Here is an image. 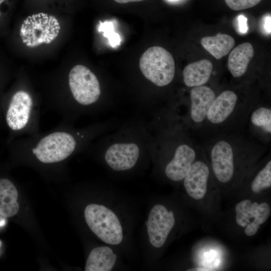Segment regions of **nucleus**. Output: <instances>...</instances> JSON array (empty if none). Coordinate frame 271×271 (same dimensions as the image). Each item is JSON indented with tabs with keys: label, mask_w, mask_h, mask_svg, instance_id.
<instances>
[{
	"label": "nucleus",
	"mask_w": 271,
	"mask_h": 271,
	"mask_svg": "<svg viewBox=\"0 0 271 271\" xmlns=\"http://www.w3.org/2000/svg\"><path fill=\"white\" fill-rule=\"evenodd\" d=\"M151 114L147 122L152 136L151 156L163 163L168 179L183 181L201 151L199 142L173 103Z\"/></svg>",
	"instance_id": "1"
},
{
	"label": "nucleus",
	"mask_w": 271,
	"mask_h": 271,
	"mask_svg": "<svg viewBox=\"0 0 271 271\" xmlns=\"http://www.w3.org/2000/svg\"><path fill=\"white\" fill-rule=\"evenodd\" d=\"M120 124L117 119H110L77 127L62 120L49 131L21 137L13 149L22 159L44 165H57L85 150L95 140Z\"/></svg>",
	"instance_id": "2"
},
{
	"label": "nucleus",
	"mask_w": 271,
	"mask_h": 271,
	"mask_svg": "<svg viewBox=\"0 0 271 271\" xmlns=\"http://www.w3.org/2000/svg\"><path fill=\"white\" fill-rule=\"evenodd\" d=\"M45 104L61 115L62 120L73 123L84 115H96L113 107L104 99L96 75L80 64L53 83Z\"/></svg>",
	"instance_id": "3"
},
{
	"label": "nucleus",
	"mask_w": 271,
	"mask_h": 271,
	"mask_svg": "<svg viewBox=\"0 0 271 271\" xmlns=\"http://www.w3.org/2000/svg\"><path fill=\"white\" fill-rule=\"evenodd\" d=\"M151 141L147 122L136 117L98 138L85 150L100 156L113 171L123 172L134 168L143 158L151 157Z\"/></svg>",
	"instance_id": "4"
},
{
	"label": "nucleus",
	"mask_w": 271,
	"mask_h": 271,
	"mask_svg": "<svg viewBox=\"0 0 271 271\" xmlns=\"http://www.w3.org/2000/svg\"><path fill=\"white\" fill-rule=\"evenodd\" d=\"M199 142L209 159L214 176L222 184L229 183L236 175L245 173L270 149L246 130L220 134Z\"/></svg>",
	"instance_id": "5"
},
{
	"label": "nucleus",
	"mask_w": 271,
	"mask_h": 271,
	"mask_svg": "<svg viewBox=\"0 0 271 271\" xmlns=\"http://www.w3.org/2000/svg\"><path fill=\"white\" fill-rule=\"evenodd\" d=\"M259 101L249 96L242 97L232 89L222 91L212 102L197 139L246 130L249 113Z\"/></svg>",
	"instance_id": "6"
},
{
	"label": "nucleus",
	"mask_w": 271,
	"mask_h": 271,
	"mask_svg": "<svg viewBox=\"0 0 271 271\" xmlns=\"http://www.w3.org/2000/svg\"><path fill=\"white\" fill-rule=\"evenodd\" d=\"M41 103L28 81L22 77L6 106V121L14 136H31L40 131Z\"/></svg>",
	"instance_id": "7"
},
{
	"label": "nucleus",
	"mask_w": 271,
	"mask_h": 271,
	"mask_svg": "<svg viewBox=\"0 0 271 271\" xmlns=\"http://www.w3.org/2000/svg\"><path fill=\"white\" fill-rule=\"evenodd\" d=\"M140 69L144 77L158 87L168 86L175 76V64L172 55L160 46L147 49L140 59Z\"/></svg>",
	"instance_id": "8"
},
{
	"label": "nucleus",
	"mask_w": 271,
	"mask_h": 271,
	"mask_svg": "<svg viewBox=\"0 0 271 271\" xmlns=\"http://www.w3.org/2000/svg\"><path fill=\"white\" fill-rule=\"evenodd\" d=\"M85 221L90 230L104 243L117 245L123 239V229L117 215L100 204L88 205L84 212Z\"/></svg>",
	"instance_id": "9"
},
{
	"label": "nucleus",
	"mask_w": 271,
	"mask_h": 271,
	"mask_svg": "<svg viewBox=\"0 0 271 271\" xmlns=\"http://www.w3.org/2000/svg\"><path fill=\"white\" fill-rule=\"evenodd\" d=\"M217 94L206 85L193 87L190 91L188 104L185 106L178 105L185 123L196 138Z\"/></svg>",
	"instance_id": "10"
},
{
	"label": "nucleus",
	"mask_w": 271,
	"mask_h": 271,
	"mask_svg": "<svg viewBox=\"0 0 271 271\" xmlns=\"http://www.w3.org/2000/svg\"><path fill=\"white\" fill-rule=\"evenodd\" d=\"M175 224V218L172 211H169L161 204L154 205L146 222L151 245L156 248L163 246Z\"/></svg>",
	"instance_id": "11"
},
{
	"label": "nucleus",
	"mask_w": 271,
	"mask_h": 271,
	"mask_svg": "<svg viewBox=\"0 0 271 271\" xmlns=\"http://www.w3.org/2000/svg\"><path fill=\"white\" fill-rule=\"evenodd\" d=\"M202 148L198 157L192 164L183 180L186 192L195 200L201 199L207 192L210 170Z\"/></svg>",
	"instance_id": "12"
},
{
	"label": "nucleus",
	"mask_w": 271,
	"mask_h": 271,
	"mask_svg": "<svg viewBox=\"0 0 271 271\" xmlns=\"http://www.w3.org/2000/svg\"><path fill=\"white\" fill-rule=\"evenodd\" d=\"M246 131L262 144L270 147L271 141V106L259 101L248 116Z\"/></svg>",
	"instance_id": "13"
},
{
	"label": "nucleus",
	"mask_w": 271,
	"mask_h": 271,
	"mask_svg": "<svg viewBox=\"0 0 271 271\" xmlns=\"http://www.w3.org/2000/svg\"><path fill=\"white\" fill-rule=\"evenodd\" d=\"M212 63L207 59H202L187 65L183 71L184 84L190 88L205 85L212 74Z\"/></svg>",
	"instance_id": "14"
},
{
	"label": "nucleus",
	"mask_w": 271,
	"mask_h": 271,
	"mask_svg": "<svg viewBox=\"0 0 271 271\" xmlns=\"http://www.w3.org/2000/svg\"><path fill=\"white\" fill-rule=\"evenodd\" d=\"M253 56V46L248 42L242 43L231 51L228 56L227 67L234 78H241L245 75Z\"/></svg>",
	"instance_id": "15"
},
{
	"label": "nucleus",
	"mask_w": 271,
	"mask_h": 271,
	"mask_svg": "<svg viewBox=\"0 0 271 271\" xmlns=\"http://www.w3.org/2000/svg\"><path fill=\"white\" fill-rule=\"evenodd\" d=\"M116 255L107 246L94 248L87 258L85 271H109L115 265Z\"/></svg>",
	"instance_id": "16"
},
{
	"label": "nucleus",
	"mask_w": 271,
	"mask_h": 271,
	"mask_svg": "<svg viewBox=\"0 0 271 271\" xmlns=\"http://www.w3.org/2000/svg\"><path fill=\"white\" fill-rule=\"evenodd\" d=\"M18 190L13 183L8 179H0V215L9 217L18 212Z\"/></svg>",
	"instance_id": "17"
},
{
	"label": "nucleus",
	"mask_w": 271,
	"mask_h": 271,
	"mask_svg": "<svg viewBox=\"0 0 271 271\" xmlns=\"http://www.w3.org/2000/svg\"><path fill=\"white\" fill-rule=\"evenodd\" d=\"M201 44L211 55L219 60L230 52L235 45V40L229 35L218 33L214 36L202 38Z\"/></svg>",
	"instance_id": "18"
},
{
	"label": "nucleus",
	"mask_w": 271,
	"mask_h": 271,
	"mask_svg": "<svg viewBox=\"0 0 271 271\" xmlns=\"http://www.w3.org/2000/svg\"><path fill=\"white\" fill-rule=\"evenodd\" d=\"M257 204V202L252 203L247 199L242 200L236 204V221L239 226L245 227L250 222V220L254 218Z\"/></svg>",
	"instance_id": "19"
},
{
	"label": "nucleus",
	"mask_w": 271,
	"mask_h": 271,
	"mask_svg": "<svg viewBox=\"0 0 271 271\" xmlns=\"http://www.w3.org/2000/svg\"><path fill=\"white\" fill-rule=\"evenodd\" d=\"M251 189L255 193H259L271 186V160L268 159L264 166L257 172L251 183Z\"/></svg>",
	"instance_id": "20"
},
{
	"label": "nucleus",
	"mask_w": 271,
	"mask_h": 271,
	"mask_svg": "<svg viewBox=\"0 0 271 271\" xmlns=\"http://www.w3.org/2000/svg\"><path fill=\"white\" fill-rule=\"evenodd\" d=\"M270 212V207L267 203H258L253 221L245 227L244 232L245 234L248 236L255 235L260 227V225L264 223L268 219Z\"/></svg>",
	"instance_id": "21"
},
{
	"label": "nucleus",
	"mask_w": 271,
	"mask_h": 271,
	"mask_svg": "<svg viewBox=\"0 0 271 271\" xmlns=\"http://www.w3.org/2000/svg\"><path fill=\"white\" fill-rule=\"evenodd\" d=\"M70 0H27V4L38 9H56L63 10Z\"/></svg>",
	"instance_id": "22"
},
{
	"label": "nucleus",
	"mask_w": 271,
	"mask_h": 271,
	"mask_svg": "<svg viewBox=\"0 0 271 271\" xmlns=\"http://www.w3.org/2000/svg\"><path fill=\"white\" fill-rule=\"evenodd\" d=\"M99 31L103 33V36L106 37L110 46L113 48L120 45L121 39L119 35L114 31L113 25L111 22H100Z\"/></svg>",
	"instance_id": "23"
},
{
	"label": "nucleus",
	"mask_w": 271,
	"mask_h": 271,
	"mask_svg": "<svg viewBox=\"0 0 271 271\" xmlns=\"http://www.w3.org/2000/svg\"><path fill=\"white\" fill-rule=\"evenodd\" d=\"M231 10L240 11L247 9L258 4L261 0H224Z\"/></svg>",
	"instance_id": "24"
},
{
	"label": "nucleus",
	"mask_w": 271,
	"mask_h": 271,
	"mask_svg": "<svg viewBox=\"0 0 271 271\" xmlns=\"http://www.w3.org/2000/svg\"><path fill=\"white\" fill-rule=\"evenodd\" d=\"M238 25L240 31L242 33H245L247 30V19L242 15H240L238 17Z\"/></svg>",
	"instance_id": "25"
},
{
	"label": "nucleus",
	"mask_w": 271,
	"mask_h": 271,
	"mask_svg": "<svg viewBox=\"0 0 271 271\" xmlns=\"http://www.w3.org/2000/svg\"><path fill=\"white\" fill-rule=\"evenodd\" d=\"M264 28L265 31L270 34V16H267L264 19Z\"/></svg>",
	"instance_id": "26"
},
{
	"label": "nucleus",
	"mask_w": 271,
	"mask_h": 271,
	"mask_svg": "<svg viewBox=\"0 0 271 271\" xmlns=\"http://www.w3.org/2000/svg\"><path fill=\"white\" fill-rule=\"evenodd\" d=\"M115 2L119 4H126L130 2H141L145 0H114Z\"/></svg>",
	"instance_id": "27"
},
{
	"label": "nucleus",
	"mask_w": 271,
	"mask_h": 271,
	"mask_svg": "<svg viewBox=\"0 0 271 271\" xmlns=\"http://www.w3.org/2000/svg\"><path fill=\"white\" fill-rule=\"evenodd\" d=\"M6 0H0V6H1V5L6 1ZM1 16V11H0V17Z\"/></svg>",
	"instance_id": "28"
},
{
	"label": "nucleus",
	"mask_w": 271,
	"mask_h": 271,
	"mask_svg": "<svg viewBox=\"0 0 271 271\" xmlns=\"http://www.w3.org/2000/svg\"><path fill=\"white\" fill-rule=\"evenodd\" d=\"M5 224V222L4 221H0V226L4 225Z\"/></svg>",
	"instance_id": "29"
},
{
	"label": "nucleus",
	"mask_w": 271,
	"mask_h": 271,
	"mask_svg": "<svg viewBox=\"0 0 271 271\" xmlns=\"http://www.w3.org/2000/svg\"><path fill=\"white\" fill-rule=\"evenodd\" d=\"M170 1H178V0H170Z\"/></svg>",
	"instance_id": "30"
},
{
	"label": "nucleus",
	"mask_w": 271,
	"mask_h": 271,
	"mask_svg": "<svg viewBox=\"0 0 271 271\" xmlns=\"http://www.w3.org/2000/svg\"><path fill=\"white\" fill-rule=\"evenodd\" d=\"M1 242L0 241V246H1Z\"/></svg>",
	"instance_id": "31"
}]
</instances>
